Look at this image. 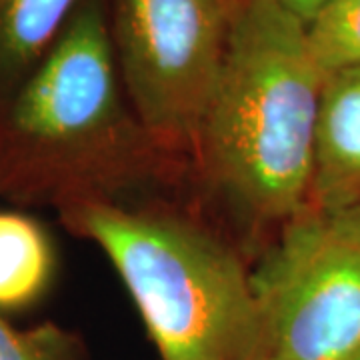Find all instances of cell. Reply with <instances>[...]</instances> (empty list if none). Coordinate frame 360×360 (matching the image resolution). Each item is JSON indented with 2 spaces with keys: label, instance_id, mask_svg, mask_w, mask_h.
<instances>
[{
  "label": "cell",
  "instance_id": "cell-1",
  "mask_svg": "<svg viewBox=\"0 0 360 360\" xmlns=\"http://www.w3.org/2000/svg\"><path fill=\"white\" fill-rule=\"evenodd\" d=\"M324 80L296 16L238 2L193 162L246 229L276 232L310 205Z\"/></svg>",
  "mask_w": 360,
  "mask_h": 360
},
{
  "label": "cell",
  "instance_id": "cell-2",
  "mask_svg": "<svg viewBox=\"0 0 360 360\" xmlns=\"http://www.w3.org/2000/svg\"><path fill=\"white\" fill-rule=\"evenodd\" d=\"M6 134L22 165L54 186L63 205L118 200L174 160L127 101L106 0H82L13 94Z\"/></svg>",
  "mask_w": 360,
  "mask_h": 360
},
{
  "label": "cell",
  "instance_id": "cell-3",
  "mask_svg": "<svg viewBox=\"0 0 360 360\" xmlns=\"http://www.w3.org/2000/svg\"><path fill=\"white\" fill-rule=\"evenodd\" d=\"M63 212L115 266L160 359L252 360V270L217 232L188 214L122 200H75Z\"/></svg>",
  "mask_w": 360,
  "mask_h": 360
},
{
  "label": "cell",
  "instance_id": "cell-4",
  "mask_svg": "<svg viewBox=\"0 0 360 360\" xmlns=\"http://www.w3.org/2000/svg\"><path fill=\"white\" fill-rule=\"evenodd\" d=\"M274 234L252 270V360H350L360 350V205H309Z\"/></svg>",
  "mask_w": 360,
  "mask_h": 360
},
{
  "label": "cell",
  "instance_id": "cell-5",
  "mask_svg": "<svg viewBox=\"0 0 360 360\" xmlns=\"http://www.w3.org/2000/svg\"><path fill=\"white\" fill-rule=\"evenodd\" d=\"M240 0H110L116 63L134 116L168 155L193 158Z\"/></svg>",
  "mask_w": 360,
  "mask_h": 360
},
{
  "label": "cell",
  "instance_id": "cell-6",
  "mask_svg": "<svg viewBox=\"0 0 360 360\" xmlns=\"http://www.w3.org/2000/svg\"><path fill=\"white\" fill-rule=\"evenodd\" d=\"M310 205H360V70L324 80Z\"/></svg>",
  "mask_w": 360,
  "mask_h": 360
},
{
  "label": "cell",
  "instance_id": "cell-7",
  "mask_svg": "<svg viewBox=\"0 0 360 360\" xmlns=\"http://www.w3.org/2000/svg\"><path fill=\"white\" fill-rule=\"evenodd\" d=\"M82 0H0V90L16 92Z\"/></svg>",
  "mask_w": 360,
  "mask_h": 360
},
{
  "label": "cell",
  "instance_id": "cell-8",
  "mask_svg": "<svg viewBox=\"0 0 360 360\" xmlns=\"http://www.w3.org/2000/svg\"><path fill=\"white\" fill-rule=\"evenodd\" d=\"M54 255L32 219L0 212V309L32 304L51 283Z\"/></svg>",
  "mask_w": 360,
  "mask_h": 360
},
{
  "label": "cell",
  "instance_id": "cell-9",
  "mask_svg": "<svg viewBox=\"0 0 360 360\" xmlns=\"http://www.w3.org/2000/svg\"><path fill=\"white\" fill-rule=\"evenodd\" d=\"M307 42L324 77L360 70V0H330L307 25Z\"/></svg>",
  "mask_w": 360,
  "mask_h": 360
},
{
  "label": "cell",
  "instance_id": "cell-10",
  "mask_svg": "<svg viewBox=\"0 0 360 360\" xmlns=\"http://www.w3.org/2000/svg\"><path fill=\"white\" fill-rule=\"evenodd\" d=\"M0 360H78L75 345L56 328L16 330L0 316Z\"/></svg>",
  "mask_w": 360,
  "mask_h": 360
},
{
  "label": "cell",
  "instance_id": "cell-11",
  "mask_svg": "<svg viewBox=\"0 0 360 360\" xmlns=\"http://www.w3.org/2000/svg\"><path fill=\"white\" fill-rule=\"evenodd\" d=\"M276 2L307 26L330 0H276Z\"/></svg>",
  "mask_w": 360,
  "mask_h": 360
},
{
  "label": "cell",
  "instance_id": "cell-12",
  "mask_svg": "<svg viewBox=\"0 0 360 360\" xmlns=\"http://www.w3.org/2000/svg\"><path fill=\"white\" fill-rule=\"evenodd\" d=\"M350 360H360V350H359V352H356V354H354V356H352V359H350Z\"/></svg>",
  "mask_w": 360,
  "mask_h": 360
}]
</instances>
